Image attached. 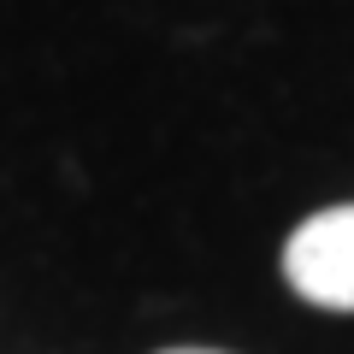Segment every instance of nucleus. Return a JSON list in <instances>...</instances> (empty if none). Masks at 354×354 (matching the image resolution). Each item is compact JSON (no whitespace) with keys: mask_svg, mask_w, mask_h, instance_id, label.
<instances>
[{"mask_svg":"<svg viewBox=\"0 0 354 354\" xmlns=\"http://www.w3.org/2000/svg\"><path fill=\"white\" fill-rule=\"evenodd\" d=\"M283 278L301 301L354 313V207H325L301 218L283 242Z\"/></svg>","mask_w":354,"mask_h":354,"instance_id":"nucleus-1","label":"nucleus"},{"mask_svg":"<svg viewBox=\"0 0 354 354\" xmlns=\"http://www.w3.org/2000/svg\"><path fill=\"white\" fill-rule=\"evenodd\" d=\"M160 354H225V348H160Z\"/></svg>","mask_w":354,"mask_h":354,"instance_id":"nucleus-2","label":"nucleus"}]
</instances>
